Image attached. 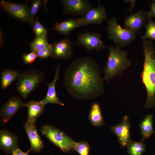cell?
Instances as JSON below:
<instances>
[{
    "label": "cell",
    "mask_w": 155,
    "mask_h": 155,
    "mask_svg": "<svg viewBox=\"0 0 155 155\" xmlns=\"http://www.w3.org/2000/svg\"><path fill=\"white\" fill-rule=\"evenodd\" d=\"M51 44L48 43L47 36H36L30 42V49L32 51L36 53L44 49L50 48Z\"/></svg>",
    "instance_id": "obj_23"
},
{
    "label": "cell",
    "mask_w": 155,
    "mask_h": 155,
    "mask_svg": "<svg viewBox=\"0 0 155 155\" xmlns=\"http://www.w3.org/2000/svg\"><path fill=\"white\" fill-rule=\"evenodd\" d=\"M82 26L81 18H71L61 22H56L53 30L67 35L75 28Z\"/></svg>",
    "instance_id": "obj_18"
},
{
    "label": "cell",
    "mask_w": 155,
    "mask_h": 155,
    "mask_svg": "<svg viewBox=\"0 0 155 155\" xmlns=\"http://www.w3.org/2000/svg\"><path fill=\"white\" fill-rule=\"evenodd\" d=\"M0 5L3 9L13 17L24 22H30V10L25 4H21L1 1Z\"/></svg>",
    "instance_id": "obj_11"
},
{
    "label": "cell",
    "mask_w": 155,
    "mask_h": 155,
    "mask_svg": "<svg viewBox=\"0 0 155 155\" xmlns=\"http://www.w3.org/2000/svg\"><path fill=\"white\" fill-rule=\"evenodd\" d=\"M73 150L77 152L80 155H88L90 150V146L87 142L82 141L80 142L74 141L72 143Z\"/></svg>",
    "instance_id": "obj_26"
},
{
    "label": "cell",
    "mask_w": 155,
    "mask_h": 155,
    "mask_svg": "<svg viewBox=\"0 0 155 155\" xmlns=\"http://www.w3.org/2000/svg\"><path fill=\"white\" fill-rule=\"evenodd\" d=\"M31 150L30 149L26 152H22L19 148H18L14 150L12 153L13 155H29L28 153Z\"/></svg>",
    "instance_id": "obj_32"
},
{
    "label": "cell",
    "mask_w": 155,
    "mask_h": 155,
    "mask_svg": "<svg viewBox=\"0 0 155 155\" xmlns=\"http://www.w3.org/2000/svg\"><path fill=\"white\" fill-rule=\"evenodd\" d=\"M40 132L63 152H68L73 150L72 144L73 140L64 132L54 126L44 125L41 128Z\"/></svg>",
    "instance_id": "obj_6"
},
{
    "label": "cell",
    "mask_w": 155,
    "mask_h": 155,
    "mask_svg": "<svg viewBox=\"0 0 155 155\" xmlns=\"http://www.w3.org/2000/svg\"><path fill=\"white\" fill-rule=\"evenodd\" d=\"M28 108L27 121L30 123H35L36 119L43 112L45 105L41 101L31 100L26 103Z\"/></svg>",
    "instance_id": "obj_19"
},
{
    "label": "cell",
    "mask_w": 155,
    "mask_h": 155,
    "mask_svg": "<svg viewBox=\"0 0 155 155\" xmlns=\"http://www.w3.org/2000/svg\"><path fill=\"white\" fill-rule=\"evenodd\" d=\"M20 73L18 70H12L10 69L3 70L1 74V88L4 90L9 86L19 77Z\"/></svg>",
    "instance_id": "obj_21"
},
{
    "label": "cell",
    "mask_w": 155,
    "mask_h": 155,
    "mask_svg": "<svg viewBox=\"0 0 155 155\" xmlns=\"http://www.w3.org/2000/svg\"><path fill=\"white\" fill-rule=\"evenodd\" d=\"M31 25L36 36H47V30L40 23L37 18H35Z\"/></svg>",
    "instance_id": "obj_27"
},
{
    "label": "cell",
    "mask_w": 155,
    "mask_h": 155,
    "mask_svg": "<svg viewBox=\"0 0 155 155\" xmlns=\"http://www.w3.org/2000/svg\"><path fill=\"white\" fill-rule=\"evenodd\" d=\"M60 65L58 64L55 69V76L53 81L51 83L46 82L48 89L44 98L41 101L45 105L49 103L54 104L63 106L64 104L59 99L55 90V85L60 75Z\"/></svg>",
    "instance_id": "obj_17"
},
{
    "label": "cell",
    "mask_w": 155,
    "mask_h": 155,
    "mask_svg": "<svg viewBox=\"0 0 155 155\" xmlns=\"http://www.w3.org/2000/svg\"><path fill=\"white\" fill-rule=\"evenodd\" d=\"M106 21L108 24L107 28L108 39L112 40L117 46L125 47L135 40L136 33L122 28L115 17H113Z\"/></svg>",
    "instance_id": "obj_5"
},
{
    "label": "cell",
    "mask_w": 155,
    "mask_h": 155,
    "mask_svg": "<svg viewBox=\"0 0 155 155\" xmlns=\"http://www.w3.org/2000/svg\"><path fill=\"white\" fill-rule=\"evenodd\" d=\"M146 31L143 35L141 34L143 40L148 39L150 40H155V22L152 18L149 17L147 24H146Z\"/></svg>",
    "instance_id": "obj_25"
},
{
    "label": "cell",
    "mask_w": 155,
    "mask_h": 155,
    "mask_svg": "<svg viewBox=\"0 0 155 155\" xmlns=\"http://www.w3.org/2000/svg\"><path fill=\"white\" fill-rule=\"evenodd\" d=\"M60 1L63 6V12L70 15H84L92 7L86 0H62Z\"/></svg>",
    "instance_id": "obj_13"
},
{
    "label": "cell",
    "mask_w": 155,
    "mask_h": 155,
    "mask_svg": "<svg viewBox=\"0 0 155 155\" xmlns=\"http://www.w3.org/2000/svg\"><path fill=\"white\" fill-rule=\"evenodd\" d=\"M44 73L32 69L21 73L17 79V91L24 99L27 98L38 85L44 81Z\"/></svg>",
    "instance_id": "obj_4"
},
{
    "label": "cell",
    "mask_w": 155,
    "mask_h": 155,
    "mask_svg": "<svg viewBox=\"0 0 155 155\" xmlns=\"http://www.w3.org/2000/svg\"><path fill=\"white\" fill-rule=\"evenodd\" d=\"M150 10L148 12L150 17H154L155 18V0L152 1L150 4Z\"/></svg>",
    "instance_id": "obj_31"
},
{
    "label": "cell",
    "mask_w": 155,
    "mask_h": 155,
    "mask_svg": "<svg viewBox=\"0 0 155 155\" xmlns=\"http://www.w3.org/2000/svg\"><path fill=\"white\" fill-rule=\"evenodd\" d=\"M26 106V103L21 98L17 96H11L0 109V119L3 125L13 117L20 108Z\"/></svg>",
    "instance_id": "obj_8"
},
{
    "label": "cell",
    "mask_w": 155,
    "mask_h": 155,
    "mask_svg": "<svg viewBox=\"0 0 155 155\" xmlns=\"http://www.w3.org/2000/svg\"><path fill=\"white\" fill-rule=\"evenodd\" d=\"M88 118L91 123L94 126L99 127L104 124L102 112L98 102H95L92 104Z\"/></svg>",
    "instance_id": "obj_22"
},
{
    "label": "cell",
    "mask_w": 155,
    "mask_h": 155,
    "mask_svg": "<svg viewBox=\"0 0 155 155\" xmlns=\"http://www.w3.org/2000/svg\"><path fill=\"white\" fill-rule=\"evenodd\" d=\"M101 33L88 31L79 34L75 45H82L88 52L93 50L100 51L107 48L101 40Z\"/></svg>",
    "instance_id": "obj_7"
},
{
    "label": "cell",
    "mask_w": 155,
    "mask_h": 155,
    "mask_svg": "<svg viewBox=\"0 0 155 155\" xmlns=\"http://www.w3.org/2000/svg\"><path fill=\"white\" fill-rule=\"evenodd\" d=\"M37 57L36 53L32 51L27 54H23L22 57L24 63L26 64L32 63Z\"/></svg>",
    "instance_id": "obj_29"
},
{
    "label": "cell",
    "mask_w": 155,
    "mask_h": 155,
    "mask_svg": "<svg viewBox=\"0 0 155 155\" xmlns=\"http://www.w3.org/2000/svg\"><path fill=\"white\" fill-rule=\"evenodd\" d=\"M24 126L30 143V149L36 152H40L44 147V144L38 133L35 123L26 121Z\"/></svg>",
    "instance_id": "obj_15"
},
{
    "label": "cell",
    "mask_w": 155,
    "mask_h": 155,
    "mask_svg": "<svg viewBox=\"0 0 155 155\" xmlns=\"http://www.w3.org/2000/svg\"><path fill=\"white\" fill-rule=\"evenodd\" d=\"M110 127L112 132L117 137L120 146L127 147L132 141L130 134L131 124L128 117L124 116L120 123Z\"/></svg>",
    "instance_id": "obj_10"
},
{
    "label": "cell",
    "mask_w": 155,
    "mask_h": 155,
    "mask_svg": "<svg viewBox=\"0 0 155 155\" xmlns=\"http://www.w3.org/2000/svg\"><path fill=\"white\" fill-rule=\"evenodd\" d=\"M153 117L151 114H147L140 124V127L142 138L144 141L149 138L155 133L153 127Z\"/></svg>",
    "instance_id": "obj_20"
},
{
    "label": "cell",
    "mask_w": 155,
    "mask_h": 155,
    "mask_svg": "<svg viewBox=\"0 0 155 155\" xmlns=\"http://www.w3.org/2000/svg\"><path fill=\"white\" fill-rule=\"evenodd\" d=\"M109 54L106 65L103 69L104 80L106 82L116 76L121 75L131 65V61L128 59L129 52L121 50L118 46H109Z\"/></svg>",
    "instance_id": "obj_3"
},
{
    "label": "cell",
    "mask_w": 155,
    "mask_h": 155,
    "mask_svg": "<svg viewBox=\"0 0 155 155\" xmlns=\"http://www.w3.org/2000/svg\"><path fill=\"white\" fill-rule=\"evenodd\" d=\"M143 40L144 59L141 77L146 91L144 107L149 109L155 106V50L151 40Z\"/></svg>",
    "instance_id": "obj_2"
},
{
    "label": "cell",
    "mask_w": 155,
    "mask_h": 155,
    "mask_svg": "<svg viewBox=\"0 0 155 155\" xmlns=\"http://www.w3.org/2000/svg\"><path fill=\"white\" fill-rule=\"evenodd\" d=\"M42 4V1L40 0H36L33 1L29 8L30 10V24H32L34 19L35 16L37 15L38 11L40 8Z\"/></svg>",
    "instance_id": "obj_28"
},
{
    "label": "cell",
    "mask_w": 155,
    "mask_h": 155,
    "mask_svg": "<svg viewBox=\"0 0 155 155\" xmlns=\"http://www.w3.org/2000/svg\"><path fill=\"white\" fill-rule=\"evenodd\" d=\"M144 142L132 141L127 147V152L129 155H142L146 149Z\"/></svg>",
    "instance_id": "obj_24"
},
{
    "label": "cell",
    "mask_w": 155,
    "mask_h": 155,
    "mask_svg": "<svg viewBox=\"0 0 155 155\" xmlns=\"http://www.w3.org/2000/svg\"><path fill=\"white\" fill-rule=\"evenodd\" d=\"M104 81L98 63L90 57L74 59L64 76L66 89L71 96L79 99H93L103 94Z\"/></svg>",
    "instance_id": "obj_1"
},
{
    "label": "cell",
    "mask_w": 155,
    "mask_h": 155,
    "mask_svg": "<svg viewBox=\"0 0 155 155\" xmlns=\"http://www.w3.org/2000/svg\"><path fill=\"white\" fill-rule=\"evenodd\" d=\"M36 53L38 57L42 59H46L51 56L50 48L42 50Z\"/></svg>",
    "instance_id": "obj_30"
},
{
    "label": "cell",
    "mask_w": 155,
    "mask_h": 155,
    "mask_svg": "<svg viewBox=\"0 0 155 155\" xmlns=\"http://www.w3.org/2000/svg\"><path fill=\"white\" fill-rule=\"evenodd\" d=\"M73 46L72 41L68 38L65 37L51 44V56L53 59H68L73 55Z\"/></svg>",
    "instance_id": "obj_9"
},
{
    "label": "cell",
    "mask_w": 155,
    "mask_h": 155,
    "mask_svg": "<svg viewBox=\"0 0 155 155\" xmlns=\"http://www.w3.org/2000/svg\"><path fill=\"white\" fill-rule=\"evenodd\" d=\"M149 17L148 12L141 9L125 18L124 20V28L137 33L146 25Z\"/></svg>",
    "instance_id": "obj_12"
},
{
    "label": "cell",
    "mask_w": 155,
    "mask_h": 155,
    "mask_svg": "<svg viewBox=\"0 0 155 155\" xmlns=\"http://www.w3.org/2000/svg\"><path fill=\"white\" fill-rule=\"evenodd\" d=\"M107 18L106 8L99 3L98 7L91 8L81 18L82 26L92 24L100 25L102 22L107 20Z\"/></svg>",
    "instance_id": "obj_14"
},
{
    "label": "cell",
    "mask_w": 155,
    "mask_h": 155,
    "mask_svg": "<svg viewBox=\"0 0 155 155\" xmlns=\"http://www.w3.org/2000/svg\"><path fill=\"white\" fill-rule=\"evenodd\" d=\"M18 138L8 130L3 129L0 132V148L1 149L9 154L19 148Z\"/></svg>",
    "instance_id": "obj_16"
}]
</instances>
